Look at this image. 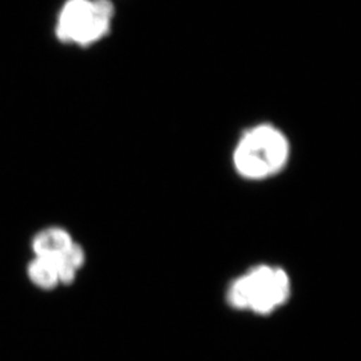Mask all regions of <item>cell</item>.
Segmentation results:
<instances>
[{
	"label": "cell",
	"mask_w": 361,
	"mask_h": 361,
	"mask_svg": "<svg viewBox=\"0 0 361 361\" xmlns=\"http://www.w3.org/2000/svg\"><path fill=\"white\" fill-rule=\"evenodd\" d=\"M289 145L284 134L269 125L247 131L234 152V165L246 178H265L284 168Z\"/></svg>",
	"instance_id": "obj_1"
},
{
	"label": "cell",
	"mask_w": 361,
	"mask_h": 361,
	"mask_svg": "<svg viewBox=\"0 0 361 361\" xmlns=\"http://www.w3.org/2000/svg\"><path fill=\"white\" fill-rule=\"evenodd\" d=\"M113 18L110 0H67L58 15L55 34L63 43L87 47L110 32Z\"/></svg>",
	"instance_id": "obj_2"
},
{
	"label": "cell",
	"mask_w": 361,
	"mask_h": 361,
	"mask_svg": "<svg viewBox=\"0 0 361 361\" xmlns=\"http://www.w3.org/2000/svg\"><path fill=\"white\" fill-rule=\"evenodd\" d=\"M289 279L283 269L258 267L235 280L229 290L234 308L268 314L283 305L289 296Z\"/></svg>",
	"instance_id": "obj_3"
},
{
	"label": "cell",
	"mask_w": 361,
	"mask_h": 361,
	"mask_svg": "<svg viewBox=\"0 0 361 361\" xmlns=\"http://www.w3.org/2000/svg\"><path fill=\"white\" fill-rule=\"evenodd\" d=\"M74 241L70 233L61 228H49L39 232L32 241L35 257L56 258Z\"/></svg>",
	"instance_id": "obj_4"
},
{
	"label": "cell",
	"mask_w": 361,
	"mask_h": 361,
	"mask_svg": "<svg viewBox=\"0 0 361 361\" xmlns=\"http://www.w3.org/2000/svg\"><path fill=\"white\" fill-rule=\"evenodd\" d=\"M27 274L31 283L40 289H52L61 284L59 274L52 258L34 257L27 268Z\"/></svg>",
	"instance_id": "obj_5"
},
{
	"label": "cell",
	"mask_w": 361,
	"mask_h": 361,
	"mask_svg": "<svg viewBox=\"0 0 361 361\" xmlns=\"http://www.w3.org/2000/svg\"><path fill=\"white\" fill-rule=\"evenodd\" d=\"M85 258L83 249L75 243L68 246L61 256L52 258L58 269L61 284H70L74 281L78 271L85 264Z\"/></svg>",
	"instance_id": "obj_6"
}]
</instances>
